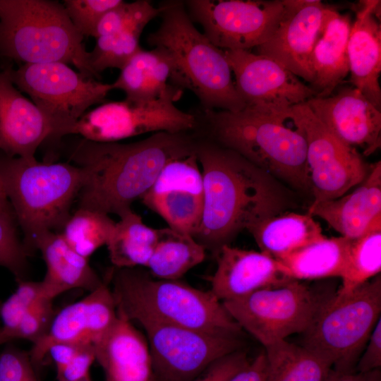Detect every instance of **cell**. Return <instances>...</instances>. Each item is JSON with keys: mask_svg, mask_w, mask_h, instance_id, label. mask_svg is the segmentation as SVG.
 I'll return each instance as SVG.
<instances>
[{"mask_svg": "<svg viewBox=\"0 0 381 381\" xmlns=\"http://www.w3.org/2000/svg\"><path fill=\"white\" fill-rule=\"evenodd\" d=\"M171 61L159 48L138 51L120 69L113 89L124 92L126 99L149 102L159 98L169 88Z\"/></svg>", "mask_w": 381, "mask_h": 381, "instance_id": "obj_29", "label": "cell"}, {"mask_svg": "<svg viewBox=\"0 0 381 381\" xmlns=\"http://www.w3.org/2000/svg\"><path fill=\"white\" fill-rule=\"evenodd\" d=\"M159 15V6L155 7L150 1H122L102 16L93 37L97 38L131 28L144 30L150 21Z\"/></svg>", "mask_w": 381, "mask_h": 381, "instance_id": "obj_36", "label": "cell"}, {"mask_svg": "<svg viewBox=\"0 0 381 381\" xmlns=\"http://www.w3.org/2000/svg\"><path fill=\"white\" fill-rule=\"evenodd\" d=\"M109 279L117 309L132 322H157L219 336L242 332L210 290L179 279H156L138 267H114Z\"/></svg>", "mask_w": 381, "mask_h": 381, "instance_id": "obj_5", "label": "cell"}, {"mask_svg": "<svg viewBox=\"0 0 381 381\" xmlns=\"http://www.w3.org/2000/svg\"><path fill=\"white\" fill-rule=\"evenodd\" d=\"M39 250L47 270L41 281L43 297L53 300L74 289L88 292L102 284L90 266L88 259L77 253L65 241L61 233L47 231L33 241L31 252Z\"/></svg>", "mask_w": 381, "mask_h": 381, "instance_id": "obj_25", "label": "cell"}, {"mask_svg": "<svg viewBox=\"0 0 381 381\" xmlns=\"http://www.w3.org/2000/svg\"><path fill=\"white\" fill-rule=\"evenodd\" d=\"M249 362L240 349L215 360L192 381H228Z\"/></svg>", "mask_w": 381, "mask_h": 381, "instance_id": "obj_42", "label": "cell"}, {"mask_svg": "<svg viewBox=\"0 0 381 381\" xmlns=\"http://www.w3.org/2000/svg\"><path fill=\"white\" fill-rule=\"evenodd\" d=\"M194 146L190 133L158 132L131 143L82 140L71 155L85 175L79 207L123 216L168 162L193 152Z\"/></svg>", "mask_w": 381, "mask_h": 381, "instance_id": "obj_2", "label": "cell"}, {"mask_svg": "<svg viewBox=\"0 0 381 381\" xmlns=\"http://www.w3.org/2000/svg\"><path fill=\"white\" fill-rule=\"evenodd\" d=\"M0 54L24 64H71L95 76L83 36L56 1L0 0Z\"/></svg>", "mask_w": 381, "mask_h": 381, "instance_id": "obj_7", "label": "cell"}, {"mask_svg": "<svg viewBox=\"0 0 381 381\" xmlns=\"http://www.w3.org/2000/svg\"><path fill=\"white\" fill-rule=\"evenodd\" d=\"M85 176L79 166L40 162L0 152V176L29 255L38 236L61 231Z\"/></svg>", "mask_w": 381, "mask_h": 381, "instance_id": "obj_6", "label": "cell"}, {"mask_svg": "<svg viewBox=\"0 0 381 381\" xmlns=\"http://www.w3.org/2000/svg\"><path fill=\"white\" fill-rule=\"evenodd\" d=\"M80 349L85 348H79L68 344L52 346L49 349L48 354L50 355L55 363L56 373L65 368Z\"/></svg>", "mask_w": 381, "mask_h": 381, "instance_id": "obj_47", "label": "cell"}, {"mask_svg": "<svg viewBox=\"0 0 381 381\" xmlns=\"http://www.w3.org/2000/svg\"><path fill=\"white\" fill-rule=\"evenodd\" d=\"M0 381H37L28 353L5 349L0 353Z\"/></svg>", "mask_w": 381, "mask_h": 381, "instance_id": "obj_41", "label": "cell"}, {"mask_svg": "<svg viewBox=\"0 0 381 381\" xmlns=\"http://www.w3.org/2000/svg\"><path fill=\"white\" fill-rule=\"evenodd\" d=\"M323 381H381V372L380 369L366 373L339 372L332 368Z\"/></svg>", "mask_w": 381, "mask_h": 381, "instance_id": "obj_46", "label": "cell"}, {"mask_svg": "<svg viewBox=\"0 0 381 381\" xmlns=\"http://www.w3.org/2000/svg\"><path fill=\"white\" fill-rule=\"evenodd\" d=\"M381 271V217L361 236L352 239L341 284L337 294H347Z\"/></svg>", "mask_w": 381, "mask_h": 381, "instance_id": "obj_33", "label": "cell"}, {"mask_svg": "<svg viewBox=\"0 0 381 381\" xmlns=\"http://www.w3.org/2000/svg\"><path fill=\"white\" fill-rule=\"evenodd\" d=\"M78 381H92L90 376L85 378V379H83V380H78Z\"/></svg>", "mask_w": 381, "mask_h": 381, "instance_id": "obj_50", "label": "cell"}, {"mask_svg": "<svg viewBox=\"0 0 381 381\" xmlns=\"http://www.w3.org/2000/svg\"><path fill=\"white\" fill-rule=\"evenodd\" d=\"M42 291L41 281L27 279L18 281L16 291L5 301L1 302L0 307L1 327L14 334V329L25 314L43 297Z\"/></svg>", "mask_w": 381, "mask_h": 381, "instance_id": "obj_38", "label": "cell"}, {"mask_svg": "<svg viewBox=\"0 0 381 381\" xmlns=\"http://www.w3.org/2000/svg\"><path fill=\"white\" fill-rule=\"evenodd\" d=\"M245 108L289 118L294 106L315 96L309 85L272 59L249 50H223Z\"/></svg>", "mask_w": 381, "mask_h": 381, "instance_id": "obj_15", "label": "cell"}, {"mask_svg": "<svg viewBox=\"0 0 381 381\" xmlns=\"http://www.w3.org/2000/svg\"><path fill=\"white\" fill-rule=\"evenodd\" d=\"M306 104L341 143L369 156L381 145V111L356 87H344L325 97H313Z\"/></svg>", "mask_w": 381, "mask_h": 381, "instance_id": "obj_19", "label": "cell"}, {"mask_svg": "<svg viewBox=\"0 0 381 381\" xmlns=\"http://www.w3.org/2000/svg\"><path fill=\"white\" fill-rule=\"evenodd\" d=\"M380 1H363L348 41L347 54L352 86L375 107L381 108Z\"/></svg>", "mask_w": 381, "mask_h": 381, "instance_id": "obj_22", "label": "cell"}, {"mask_svg": "<svg viewBox=\"0 0 381 381\" xmlns=\"http://www.w3.org/2000/svg\"><path fill=\"white\" fill-rule=\"evenodd\" d=\"M52 135L45 116L16 87L7 70L0 71V152L32 159Z\"/></svg>", "mask_w": 381, "mask_h": 381, "instance_id": "obj_21", "label": "cell"}, {"mask_svg": "<svg viewBox=\"0 0 381 381\" xmlns=\"http://www.w3.org/2000/svg\"><path fill=\"white\" fill-rule=\"evenodd\" d=\"M181 94L182 90L170 84L155 100L136 102L125 98L104 103L86 111L71 134L91 142L116 143L148 133H190L196 128V118L175 105Z\"/></svg>", "mask_w": 381, "mask_h": 381, "instance_id": "obj_11", "label": "cell"}, {"mask_svg": "<svg viewBox=\"0 0 381 381\" xmlns=\"http://www.w3.org/2000/svg\"><path fill=\"white\" fill-rule=\"evenodd\" d=\"M95 361L92 349H80L69 363L56 373L58 381H78L89 377L91 365Z\"/></svg>", "mask_w": 381, "mask_h": 381, "instance_id": "obj_43", "label": "cell"}, {"mask_svg": "<svg viewBox=\"0 0 381 381\" xmlns=\"http://www.w3.org/2000/svg\"><path fill=\"white\" fill-rule=\"evenodd\" d=\"M325 220L341 236L356 238L381 217V162L370 165L365 179L351 193L310 204L308 212Z\"/></svg>", "mask_w": 381, "mask_h": 381, "instance_id": "obj_24", "label": "cell"}, {"mask_svg": "<svg viewBox=\"0 0 381 381\" xmlns=\"http://www.w3.org/2000/svg\"><path fill=\"white\" fill-rule=\"evenodd\" d=\"M139 324L146 334L157 381H192L213 361L242 346L239 337L152 321Z\"/></svg>", "mask_w": 381, "mask_h": 381, "instance_id": "obj_14", "label": "cell"}, {"mask_svg": "<svg viewBox=\"0 0 381 381\" xmlns=\"http://www.w3.org/2000/svg\"><path fill=\"white\" fill-rule=\"evenodd\" d=\"M186 11L203 34L222 50H249L274 32L286 0H188Z\"/></svg>", "mask_w": 381, "mask_h": 381, "instance_id": "obj_12", "label": "cell"}, {"mask_svg": "<svg viewBox=\"0 0 381 381\" xmlns=\"http://www.w3.org/2000/svg\"><path fill=\"white\" fill-rule=\"evenodd\" d=\"M267 375V358L262 352L228 381H266Z\"/></svg>", "mask_w": 381, "mask_h": 381, "instance_id": "obj_45", "label": "cell"}, {"mask_svg": "<svg viewBox=\"0 0 381 381\" xmlns=\"http://www.w3.org/2000/svg\"><path fill=\"white\" fill-rule=\"evenodd\" d=\"M119 218L106 245L112 265L145 267L158 240V229L146 225L133 210Z\"/></svg>", "mask_w": 381, "mask_h": 381, "instance_id": "obj_31", "label": "cell"}, {"mask_svg": "<svg viewBox=\"0 0 381 381\" xmlns=\"http://www.w3.org/2000/svg\"><path fill=\"white\" fill-rule=\"evenodd\" d=\"M194 115L196 135L237 152L294 190L310 194L306 139L298 123L246 108L202 109Z\"/></svg>", "mask_w": 381, "mask_h": 381, "instance_id": "obj_3", "label": "cell"}, {"mask_svg": "<svg viewBox=\"0 0 381 381\" xmlns=\"http://www.w3.org/2000/svg\"><path fill=\"white\" fill-rule=\"evenodd\" d=\"M248 231L260 251L274 258L313 243L323 236L313 217L285 211L253 225Z\"/></svg>", "mask_w": 381, "mask_h": 381, "instance_id": "obj_28", "label": "cell"}, {"mask_svg": "<svg viewBox=\"0 0 381 381\" xmlns=\"http://www.w3.org/2000/svg\"><path fill=\"white\" fill-rule=\"evenodd\" d=\"M210 291L221 301L236 299L290 279L286 268L262 252L223 246L216 253Z\"/></svg>", "mask_w": 381, "mask_h": 381, "instance_id": "obj_20", "label": "cell"}, {"mask_svg": "<svg viewBox=\"0 0 381 381\" xmlns=\"http://www.w3.org/2000/svg\"><path fill=\"white\" fill-rule=\"evenodd\" d=\"M351 26L349 14L327 7L311 56L313 78L309 86L315 97L332 95L349 73L347 45Z\"/></svg>", "mask_w": 381, "mask_h": 381, "instance_id": "obj_26", "label": "cell"}, {"mask_svg": "<svg viewBox=\"0 0 381 381\" xmlns=\"http://www.w3.org/2000/svg\"><path fill=\"white\" fill-rule=\"evenodd\" d=\"M331 295L322 294L290 278L222 303L242 330L265 347L290 335L305 332Z\"/></svg>", "mask_w": 381, "mask_h": 381, "instance_id": "obj_10", "label": "cell"}, {"mask_svg": "<svg viewBox=\"0 0 381 381\" xmlns=\"http://www.w3.org/2000/svg\"><path fill=\"white\" fill-rule=\"evenodd\" d=\"M116 318L114 295L107 284L102 282L82 299L55 313L47 332L32 344L28 352L35 369L42 364L49 349L56 344L95 350Z\"/></svg>", "mask_w": 381, "mask_h": 381, "instance_id": "obj_17", "label": "cell"}, {"mask_svg": "<svg viewBox=\"0 0 381 381\" xmlns=\"http://www.w3.org/2000/svg\"><path fill=\"white\" fill-rule=\"evenodd\" d=\"M381 313V276L332 294L303 333L302 346L339 372H353Z\"/></svg>", "mask_w": 381, "mask_h": 381, "instance_id": "obj_8", "label": "cell"}, {"mask_svg": "<svg viewBox=\"0 0 381 381\" xmlns=\"http://www.w3.org/2000/svg\"><path fill=\"white\" fill-rule=\"evenodd\" d=\"M327 7L318 0H286L274 32L255 53L272 59L310 84L312 52Z\"/></svg>", "mask_w": 381, "mask_h": 381, "instance_id": "obj_18", "label": "cell"}, {"mask_svg": "<svg viewBox=\"0 0 381 381\" xmlns=\"http://www.w3.org/2000/svg\"><path fill=\"white\" fill-rule=\"evenodd\" d=\"M122 0H65L63 5L75 29L84 36H94L102 16Z\"/></svg>", "mask_w": 381, "mask_h": 381, "instance_id": "obj_39", "label": "cell"}, {"mask_svg": "<svg viewBox=\"0 0 381 381\" xmlns=\"http://www.w3.org/2000/svg\"><path fill=\"white\" fill-rule=\"evenodd\" d=\"M115 224L109 214L78 207L71 214L59 233L77 253L88 259L98 248L107 245Z\"/></svg>", "mask_w": 381, "mask_h": 381, "instance_id": "obj_34", "label": "cell"}, {"mask_svg": "<svg viewBox=\"0 0 381 381\" xmlns=\"http://www.w3.org/2000/svg\"><path fill=\"white\" fill-rule=\"evenodd\" d=\"M0 213L14 216L11 205L7 198L5 188L0 176ZM15 217V216H14Z\"/></svg>", "mask_w": 381, "mask_h": 381, "instance_id": "obj_48", "label": "cell"}, {"mask_svg": "<svg viewBox=\"0 0 381 381\" xmlns=\"http://www.w3.org/2000/svg\"><path fill=\"white\" fill-rule=\"evenodd\" d=\"M16 339L14 334L3 327H0V345Z\"/></svg>", "mask_w": 381, "mask_h": 381, "instance_id": "obj_49", "label": "cell"}, {"mask_svg": "<svg viewBox=\"0 0 381 381\" xmlns=\"http://www.w3.org/2000/svg\"><path fill=\"white\" fill-rule=\"evenodd\" d=\"M266 381H323L332 365L302 345L286 339L265 347Z\"/></svg>", "mask_w": 381, "mask_h": 381, "instance_id": "obj_32", "label": "cell"}, {"mask_svg": "<svg viewBox=\"0 0 381 381\" xmlns=\"http://www.w3.org/2000/svg\"><path fill=\"white\" fill-rule=\"evenodd\" d=\"M54 315L53 300L40 298L14 329L16 339L28 340L34 344L47 332Z\"/></svg>", "mask_w": 381, "mask_h": 381, "instance_id": "obj_40", "label": "cell"}, {"mask_svg": "<svg viewBox=\"0 0 381 381\" xmlns=\"http://www.w3.org/2000/svg\"><path fill=\"white\" fill-rule=\"evenodd\" d=\"M204 202L194 238L216 255L243 230L294 207V193L237 152L195 135Z\"/></svg>", "mask_w": 381, "mask_h": 381, "instance_id": "obj_1", "label": "cell"}, {"mask_svg": "<svg viewBox=\"0 0 381 381\" xmlns=\"http://www.w3.org/2000/svg\"><path fill=\"white\" fill-rule=\"evenodd\" d=\"M168 226L193 238L202 220L204 188L194 152L168 162L141 199Z\"/></svg>", "mask_w": 381, "mask_h": 381, "instance_id": "obj_16", "label": "cell"}, {"mask_svg": "<svg viewBox=\"0 0 381 381\" xmlns=\"http://www.w3.org/2000/svg\"><path fill=\"white\" fill-rule=\"evenodd\" d=\"M159 8L162 21L148 35L147 43L169 56L171 66L169 83L195 94L202 109H243L245 104L236 89L224 51L195 28L184 1L162 2Z\"/></svg>", "mask_w": 381, "mask_h": 381, "instance_id": "obj_4", "label": "cell"}, {"mask_svg": "<svg viewBox=\"0 0 381 381\" xmlns=\"http://www.w3.org/2000/svg\"><path fill=\"white\" fill-rule=\"evenodd\" d=\"M1 301H0V307H1Z\"/></svg>", "mask_w": 381, "mask_h": 381, "instance_id": "obj_51", "label": "cell"}, {"mask_svg": "<svg viewBox=\"0 0 381 381\" xmlns=\"http://www.w3.org/2000/svg\"><path fill=\"white\" fill-rule=\"evenodd\" d=\"M13 83L28 94L50 123L52 138L71 134L93 104L104 101L111 83L84 76L61 62L24 64L6 69Z\"/></svg>", "mask_w": 381, "mask_h": 381, "instance_id": "obj_9", "label": "cell"}, {"mask_svg": "<svg viewBox=\"0 0 381 381\" xmlns=\"http://www.w3.org/2000/svg\"><path fill=\"white\" fill-rule=\"evenodd\" d=\"M381 366V320L376 323L356 363L355 371L366 373Z\"/></svg>", "mask_w": 381, "mask_h": 381, "instance_id": "obj_44", "label": "cell"}, {"mask_svg": "<svg viewBox=\"0 0 381 381\" xmlns=\"http://www.w3.org/2000/svg\"><path fill=\"white\" fill-rule=\"evenodd\" d=\"M289 118L305 133L311 204L339 198L365 179L370 165L356 150L337 139L306 103L292 107Z\"/></svg>", "mask_w": 381, "mask_h": 381, "instance_id": "obj_13", "label": "cell"}, {"mask_svg": "<svg viewBox=\"0 0 381 381\" xmlns=\"http://www.w3.org/2000/svg\"><path fill=\"white\" fill-rule=\"evenodd\" d=\"M16 222L14 216L0 213V266L20 281L26 279L29 254L18 238Z\"/></svg>", "mask_w": 381, "mask_h": 381, "instance_id": "obj_37", "label": "cell"}, {"mask_svg": "<svg viewBox=\"0 0 381 381\" xmlns=\"http://www.w3.org/2000/svg\"><path fill=\"white\" fill-rule=\"evenodd\" d=\"M158 231L157 242L145 267L154 278L178 280L205 260L206 249L192 236L169 226Z\"/></svg>", "mask_w": 381, "mask_h": 381, "instance_id": "obj_30", "label": "cell"}, {"mask_svg": "<svg viewBox=\"0 0 381 381\" xmlns=\"http://www.w3.org/2000/svg\"><path fill=\"white\" fill-rule=\"evenodd\" d=\"M351 243V238L341 236H325L275 259L286 268L289 277L299 281L341 277Z\"/></svg>", "mask_w": 381, "mask_h": 381, "instance_id": "obj_27", "label": "cell"}, {"mask_svg": "<svg viewBox=\"0 0 381 381\" xmlns=\"http://www.w3.org/2000/svg\"><path fill=\"white\" fill-rule=\"evenodd\" d=\"M143 29L131 28L96 38L89 52L90 66L95 76L105 69H121L141 47L139 40Z\"/></svg>", "mask_w": 381, "mask_h": 381, "instance_id": "obj_35", "label": "cell"}, {"mask_svg": "<svg viewBox=\"0 0 381 381\" xmlns=\"http://www.w3.org/2000/svg\"><path fill=\"white\" fill-rule=\"evenodd\" d=\"M95 353L105 381H157L146 337L118 309L114 325Z\"/></svg>", "mask_w": 381, "mask_h": 381, "instance_id": "obj_23", "label": "cell"}]
</instances>
